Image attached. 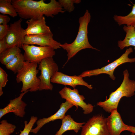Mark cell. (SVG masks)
Returning a JSON list of instances; mask_svg holds the SVG:
<instances>
[{
	"label": "cell",
	"instance_id": "obj_11",
	"mask_svg": "<svg viewBox=\"0 0 135 135\" xmlns=\"http://www.w3.org/2000/svg\"><path fill=\"white\" fill-rule=\"evenodd\" d=\"M52 32L49 33L26 35L23 44H36L42 46H48L57 49L61 48L60 43L54 40Z\"/></svg>",
	"mask_w": 135,
	"mask_h": 135
},
{
	"label": "cell",
	"instance_id": "obj_18",
	"mask_svg": "<svg viewBox=\"0 0 135 135\" xmlns=\"http://www.w3.org/2000/svg\"><path fill=\"white\" fill-rule=\"evenodd\" d=\"M124 31L126 33V35L123 40L118 41V45L120 50H123L126 47L132 46H134L135 50V29L131 26L124 25L123 27Z\"/></svg>",
	"mask_w": 135,
	"mask_h": 135
},
{
	"label": "cell",
	"instance_id": "obj_6",
	"mask_svg": "<svg viewBox=\"0 0 135 135\" xmlns=\"http://www.w3.org/2000/svg\"><path fill=\"white\" fill-rule=\"evenodd\" d=\"M132 52V48L130 47L127 48L124 53L119 58L112 62L100 68L85 71L79 76L83 78L105 74L109 75L110 77L112 80H114L116 78L114 75V72L116 68L120 65L125 63H132L135 62V58H130L128 57V55Z\"/></svg>",
	"mask_w": 135,
	"mask_h": 135
},
{
	"label": "cell",
	"instance_id": "obj_5",
	"mask_svg": "<svg viewBox=\"0 0 135 135\" xmlns=\"http://www.w3.org/2000/svg\"><path fill=\"white\" fill-rule=\"evenodd\" d=\"M38 69L40 71V74L38 77L40 80L38 90H52L53 86L50 80L55 73L58 71V65L52 58H46L41 61Z\"/></svg>",
	"mask_w": 135,
	"mask_h": 135
},
{
	"label": "cell",
	"instance_id": "obj_4",
	"mask_svg": "<svg viewBox=\"0 0 135 135\" xmlns=\"http://www.w3.org/2000/svg\"><path fill=\"white\" fill-rule=\"evenodd\" d=\"M37 66V63L25 61L22 68L17 73L16 79L17 82L22 83L21 92L28 90L32 92L38 90L40 80L37 76L39 71Z\"/></svg>",
	"mask_w": 135,
	"mask_h": 135
},
{
	"label": "cell",
	"instance_id": "obj_23",
	"mask_svg": "<svg viewBox=\"0 0 135 135\" xmlns=\"http://www.w3.org/2000/svg\"><path fill=\"white\" fill-rule=\"evenodd\" d=\"M16 128L14 125L8 123L6 120H3L0 122V135H10Z\"/></svg>",
	"mask_w": 135,
	"mask_h": 135
},
{
	"label": "cell",
	"instance_id": "obj_3",
	"mask_svg": "<svg viewBox=\"0 0 135 135\" xmlns=\"http://www.w3.org/2000/svg\"><path fill=\"white\" fill-rule=\"evenodd\" d=\"M123 75V80L120 86L110 94L108 99L96 104L106 112L111 113L113 110H117L119 102L122 97H130L135 94V80L129 79V74L127 69L124 71Z\"/></svg>",
	"mask_w": 135,
	"mask_h": 135
},
{
	"label": "cell",
	"instance_id": "obj_22",
	"mask_svg": "<svg viewBox=\"0 0 135 135\" xmlns=\"http://www.w3.org/2000/svg\"><path fill=\"white\" fill-rule=\"evenodd\" d=\"M11 1L12 0H0V12L14 18L18 15Z\"/></svg>",
	"mask_w": 135,
	"mask_h": 135
},
{
	"label": "cell",
	"instance_id": "obj_27",
	"mask_svg": "<svg viewBox=\"0 0 135 135\" xmlns=\"http://www.w3.org/2000/svg\"><path fill=\"white\" fill-rule=\"evenodd\" d=\"M9 26L8 24L0 25V40L6 37L9 30Z\"/></svg>",
	"mask_w": 135,
	"mask_h": 135
},
{
	"label": "cell",
	"instance_id": "obj_2",
	"mask_svg": "<svg viewBox=\"0 0 135 135\" xmlns=\"http://www.w3.org/2000/svg\"><path fill=\"white\" fill-rule=\"evenodd\" d=\"M90 18V14L88 10H86L84 16L80 17L79 19L78 32L74 40L71 43L69 44L65 42L60 45V47L66 50L67 53V60L64 65L81 50L90 48L99 50L91 46L88 42V28Z\"/></svg>",
	"mask_w": 135,
	"mask_h": 135
},
{
	"label": "cell",
	"instance_id": "obj_17",
	"mask_svg": "<svg viewBox=\"0 0 135 135\" xmlns=\"http://www.w3.org/2000/svg\"><path fill=\"white\" fill-rule=\"evenodd\" d=\"M62 124L59 130L54 135H62L66 132L73 130L76 133L81 129L85 122H78L75 121L70 115L65 116L62 120Z\"/></svg>",
	"mask_w": 135,
	"mask_h": 135
},
{
	"label": "cell",
	"instance_id": "obj_12",
	"mask_svg": "<svg viewBox=\"0 0 135 135\" xmlns=\"http://www.w3.org/2000/svg\"><path fill=\"white\" fill-rule=\"evenodd\" d=\"M50 81L53 83L70 86L74 88L79 85L84 86L90 89L93 88L92 85L89 84L79 75L69 76L58 71L52 76Z\"/></svg>",
	"mask_w": 135,
	"mask_h": 135
},
{
	"label": "cell",
	"instance_id": "obj_32",
	"mask_svg": "<svg viewBox=\"0 0 135 135\" xmlns=\"http://www.w3.org/2000/svg\"><path fill=\"white\" fill-rule=\"evenodd\" d=\"M132 135H135L133 133H132L131 134Z\"/></svg>",
	"mask_w": 135,
	"mask_h": 135
},
{
	"label": "cell",
	"instance_id": "obj_29",
	"mask_svg": "<svg viewBox=\"0 0 135 135\" xmlns=\"http://www.w3.org/2000/svg\"><path fill=\"white\" fill-rule=\"evenodd\" d=\"M7 48L5 37L0 40V54Z\"/></svg>",
	"mask_w": 135,
	"mask_h": 135
},
{
	"label": "cell",
	"instance_id": "obj_16",
	"mask_svg": "<svg viewBox=\"0 0 135 135\" xmlns=\"http://www.w3.org/2000/svg\"><path fill=\"white\" fill-rule=\"evenodd\" d=\"M74 106L72 104L66 100L62 103L58 110L54 114L47 118H43L38 120L36 122L37 126L32 129L30 132L37 134L40 129L45 124L50 121H53L58 119L62 120L66 116L65 114L70 108Z\"/></svg>",
	"mask_w": 135,
	"mask_h": 135
},
{
	"label": "cell",
	"instance_id": "obj_14",
	"mask_svg": "<svg viewBox=\"0 0 135 135\" xmlns=\"http://www.w3.org/2000/svg\"><path fill=\"white\" fill-rule=\"evenodd\" d=\"M106 121L109 135H120L122 132L127 130L128 125L124 122L117 110L111 112Z\"/></svg>",
	"mask_w": 135,
	"mask_h": 135
},
{
	"label": "cell",
	"instance_id": "obj_10",
	"mask_svg": "<svg viewBox=\"0 0 135 135\" xmlns=\"http://www.w3.org/2000/svg\"><path fill=\"white\" fill-rule=\"evenodd\" d=\"M22 18L11 23L5 37L7 48L17 46L22 48L25 36L24 30L22 27Z\"/></svg>",
	"mask_w": 135,
	"mask_h": 135
},
{
	"label": "cell",
	"instance_id": "obj_21",
	"mask_svg": "<svg viewBox=\"0 0 135 135\" xmlns=\"http://www.w3.org/2000/svg\"><path fill=\"white\" fill-rule=\"evenodd\" d=\"M25 60L23 55L20 53L6 65L5 66L7 69L11 70L14 74H16L22 68Z\"/></svg>",
	"mask_w": 135,
	"mask_h": 135
},
{
	"label": "cell",
	"instance_id": "obj_28",
	"mask_svg": "<svg viewBox=\"0 0 135 135\" xmlns=\"http://www.w3.org/2000/svg\"><path fill=\"white\" fill-rule=\"evenodd\" d=\"M10 20V18L7 15L0 14V25H7Z\"/></svg>",
	"mask_w": 135,
	"mask_h": 135
},
{
	"label": "cell",
	"instance_id": "obj_20",
	"mask_svg": "<svg viewBox=\"0 0 135 135\" xmlns=\"http://www.w3.org/2000/svg\"><path fill=\"white\" fill-rule=\"evenodd\" d=\"M114 20L119 26L126 24L127 26H131L135 29V4L132 6L131 12L126 16H123L115 15Z\"/></svg>",
	"mask_w": 135,
	"mask_h": 135
},
{
	"label": "cell",
	"instance_id": "obj_15",
	"mask_svg": "<svg viewBox=\"0 0 135 135\" xmlns=\"http://www.w3.org/2000/svg\"><path fill=\"white\" fill-rule=\"evenodd\" d=\"M26 22L27 27L24 30L25 36L52 32L49 27L46 24L45 18L44 16L39 18L28 20Z\"/></svg>",
	"mask_w": 135,
	"mask_h": 135
},
{
	"label": "cell",
	"instance_id": "obj_8",
	"mask_svg": "<svg viewBox=\"0 0 135 135\" xmlns=\"http://www.w3.org/2000/svg\"><path fill=\"white\" fill-rule=\"evenodd\" d=\"M80 135H109L106 118L102 114L93 116L82 126Z\"/></svg>",
	"mask_w": 135,
	"mask_h": 135
},
{
	"label": "cell",
	"instance_id": "obj_7",
	"mask_svg": "<svg viewBox=\"0 0 135 135\" xmlns=\"http://www.w3.org/2000/svg\"><path fill=\"white\" fill-rule=\"evenodd\" d=\"M22 48L24 52L23 55L25 60L30 62L39 64L43 59L48 58H52L56 54L54 49L48 46L23 44Z\"/></svg>",
	"mask_w": 135,
	"mask_h": 135
},
{
	"label": "cell",
	"instance_id": "obj_19",
	"mask_svg": "<svg viewBox=\"0 0 135 135\" xmlns=\"http://www.w3.org/2000/svg\"><path fill=\"white\" fill-rule=\"evenodd\" d=\"M21 52L20 48L17 46L8 48L0 54V62L5 66L20 53Z\"/></svg>",
	"mask_w": 135,
	"mask_h": 135
},
{
	"label": "cell",
	"instance_id": "obj_24",
	"mask_svg": "<svg viewBox=\"0 0 135 135\" xmlns=\"http://www.w3.org/2000/svg\"><path fill=\"white\" fill-rule=\"evenodd\" d=\"M58 2L63 9L69 12L74 10V4H78L81 2V0H59Z\"/></svg>",
	"mask_w": 135,
	"mask_h": 135
},
{
	"label": "cell",
	"instance_id": "obj_26",
	"mask_svg": "<svg viewBox=\"0 0 135 135\" xmlns=\"http://www.w3.org/2000/svg\"><path fill=\"white\" fill-rule=\"evenodd\" d=\"M8 75L6 72L0 67V85L2 87H5L7 82Z\"/></svg>",
	"mask_w": 135,
	"mask_h": 135
},
{
	"label": "cell",
	"instance_id": "obj_31",
	"mask_svg": "<svg viewBox=\"0 0 135 135\" xmlns=\"http://www.w3.org/2000/svg\"><path fill=\"white\" fill-rule=\"evenodd\" d=\"M2 88L0 85V96H1L3 94V92L2 90Z\"/></svg>",
	"mask_w": 135,
	"mask_h": 135
},
{
	"label": "cell",
	"instance_id": "obj_13",
	"mask_svg": "<svg viewBox=\"0 0 135 135\" xmlns=\"http://www.w3.org/2000/svg\"><path fill=\"white\" fill-rule=\"evenodd\" d=\"M29 90L22 92L18 97L10 100V103L3 108L0 109V119L6 114L12 112L16 116L24 117L25 114V110L27 104L22 100L24 95Z\"/></svg>",
	"mask_w": 135,
	"mask_h": 135
},
{
	"label": "cell",
	"instance_id": "obj_1",
	"mask_svg": "<svg viewBox=\"0 0 135 135\" xmlns=\"http://www.w3.org/2000/svg\"><path fill=\"white\" fill-rule=\"evenodd\" d=\"M11 2L19 16L25 19L39 18L44 15L52 18L65 12L56 0H51L47 3L44 0H12Z\"/></svg>",
	"mask_w": 135,
	"mask_h": 135
},
{
	"label": "cell",
	"instance_id": "obj_30",
	"mask_svg": "<svg viewBox=\"0 0 135 135\" xmlns=\"http://www.w3.org/2000/svg\"><path fill=\"white\" fill-rule=\"evenodd\" d=\"M127 130L134 134H135V127L131 126L128 125Z\"/></svg>",
	"mask_w": 135,
	"mask_h": 135
},
{
	"label": "cell",
	"instance_id": "obj_25",
	"mask_svg": "<svg viewBox=\"0 0 135 135\" xmlns=\"http://www.w3.org/2000/svg\"><path fill=\"white\" fill-rule=\"evenodd\" d=\"M38 118L37 116H32L31 117L29 122L28 123L27 121L26 120L24 122V130L21 131L19 135H29L31 130L32 129L34 124L36 122Z\"/></svg>",
	"mask_w": 135,
	"mask_h": 135
},
{
	"label": "cell",
	"instance_id": "obj_9",
	"mask_svg": "<svg viewBox=\"0 0 135 135\" xmlns=\"http://www.w3.org/2000/svg\"><path fill=\"white\" fill-rule=\"evenodd\" d=\"M61 97L65 99L76 106L77 109L78 106L81 107L84 114H90L93 110L94 106L90 104H87L84 101V97L80 95L78 90L76 88L73 89L64 87L59 92Z\"/></svg>",
	"mask_w": 135,
	"mask_h": 135
}]
</instances>
